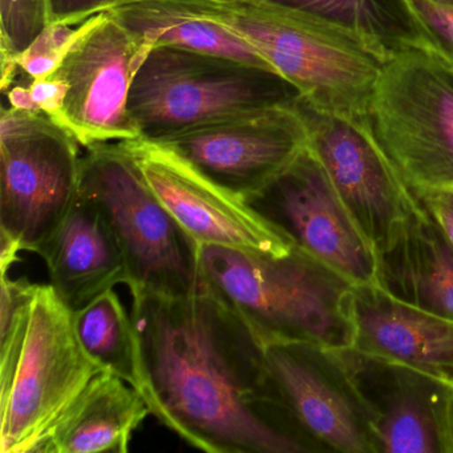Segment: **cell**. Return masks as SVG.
Returning a JSON list of instances; mask_svg holds the SVG:
<instances>
[{
    "label": "cell",
    "instance_id": "obj_1",
    "mask_svg": "<svg viewBox=\"0 0 453 453\" xmlns=\"http://www.w3.org/2000/svg\"><path fill=\"white\" fill-rule=\"evenodd\" d=\"M150 413L209 453L312 452L280 404L265 346L209 286L187 296L131 290Z\"/></svg>",
    "mask_w": 453,
    "mask_h": 453
},
{
    "label": "cell",
    "instance_id": "obj_2",
    "mask_svg": "<svg viewBox=\"0 0 453 453\" xmlns=\"http://www.w3.org/2000/svg\"><path fill=\"white\" fill-rule=\"evenodd\" d=\"M206 19L250 44L269 67L322 112L370 118L389 52L325 18L264 0H189Z\"/></svg>",
    "mask_w": 453,
    "mask_h": 453
},
{
    "label": "cell",
    "instance_id": "obj_3",
    "mask_svg": "<svg viewBox=\"0 0 453 453\" xmlns=\"http://www.w3.org/2000/svg\"><path fill=\"white\" fill-rule=\"evenodd\" d=\"M209 288L250 326L262 343L310 342L352 346L354 283L310 254L286 256L201 245Z\"/></svg>",
    "mask_w": 453,
    "mask_h": 453
},
{
    "label": "cell",
    "instance_id": "obj_4",
    "mask_svg": "<svg viewBox=\"0 0 453 453\" xmlns=\"http://www.w3.org/2000/svg\"><path fill=\"white\" fill-rule=\"evenodd\" d=\"M152 47L112 12L94 15L76 26L51 73L10 91V105L46 113L83 148L139 139L129 92Z\"/></svg>",
    "mask_w": 453,
    "mask_h": 453
},
{
    "label": "cell",
    "instance_id": "obj_5",
    "mask_svg": "<svg viewBox=\"0 0 453 453\" xmlns=\"http://www.w3.org/2000/svg\"><path fill=\"white\" fill-rule=\"evenodd\" d=\"M79 193L96 205L128 272V288L187 296L208 286L201 245L142 177L126 142L86 148Z\"/></svg>",
    "mask_w": 453,
    "mask_h": 453
},
{
    "label": "cell",
    "instance_id": "obj_6",
    "mask_svg": "<svg viewBox=\"0 0 453 453\" xmlns=\"http://www.w3.org/2000/svg\"><path fill=\"white\" fill-rule=\"evenodd\" d=\"M296 97V88L267 68L208 52L153 46L134 76L128 110L139 139L161 142Z\"/></svg>",
    "mask_w": 453,
    "mask_h": 453
},
{
    "label": "cell",
    "instance_id": "obj_7",
    "mask_svg": "<svg viewBox=\"0 0 453 453\" xmlns=\"http://www.w3.org/2000/svg\"><path fill=\"white\" fill-rule=\"evenodd\" d=\"M370 120L411 190L453 189V65L415 36H400L381 65Z\"/></svg>",
    "mask_w": 453,
    "mask_h": 453
},
{
    "label": "cell",
    "instance_id": "obj_8",
    "mask_svg": "<svg viewBox=\"0 0 453 453\" xmlns=\"http://www.w3.org/2000/svg\"><path fill=\"white\" fill-rule=\"evenodd\" d=\"M81 144L41 111L2 110L0 243L36 253L78 198Z\"/></svg>",
    "mask_w": 453,
    "mask_h": 453
},
{
    "label": "cell",
    "instance_id": "obj_9",
    "mask_svg": "<svg viewBox=\"0 0 453 453\" xmlns=\"http://www.w3.org/2000/svg\"><path fill=\"white\" fill-rule=\"evenodd\" d=\"M100 371L76 336L73 310L51 285H38L14 378L0 391V452L36 453Z\"/></svg>",
    "mask_w": 453,
    "mask_h": 453
},
{
    "label": "cell",
    "instance_id": "obj_10",
    "mask_svg": "<svg viewBox=\"0 0 453 453\" xmlns=\"http://www.w3.org/2000/svg\"><path fill=\"white\" fill-rule=\"evenodd\" d=\"M296 103L306 123L307 148L378 254L420 211L418 200L379 144L370 118L322 112L298 97Z\"/></svg>",
    "mask_w": 453,
    "mask_h": 453
},
{
    "label": "cell",
    "instance_id": "obj_11",
    "mask_svg": "<svg viewBox=\"0 0 453 453\" xmlns=\"http://www.w3.org/2000/svg\"><path fill=\"white\" fill-rule=\"evenodd\" d=\"M246 203L294 248L354 285L376 283L378 254L309 148Z\"/></svg>",
    "mask_w": 453,
    "mask_h": 453
},
{
    "label": "cell",
    "instance_id": "obj_12",
    "mask_svg": "<svg viewBox=\"0 0 453 453\" xmlns=\"http://www.w3.org/2000/svg\"><path fill=\"white\" fill-rule=\"evenodd\" d=\"M296 102L211 121L155 142L246 200L306 150V123Z\"/></svg>",
    "mask_w": 453,
    "mask_h": 453
},
{
    "label": "cell",
    "instance_id": "obj_13",
    "mask_svg": "<svg viewBox=\"0 0 453 453\" xmlns=\"http://www.w3.org/2000/svg\"><path fill=\"white\" fill-rule=\"evenodd\" d=\"M264 346L283 411L310 449L376 453L367 413L334 349L310 342Z\"/></svg>",
    "mask_w": 453,
    "mask_h": 453
},
{
    "label": "cell",
    "instance_id": "obj_14",
    "mask_svg": "<svg viewBox=\"0 0 453 453\" xmlns=\"http://www.w3.org/2000/svg\"><path fill=\"white\" fill-rule=\"evenodd\" d=\"M158 200L200 245L286 256L294 246L240 196L219 187L169 148L126 142Z\"/></svg>",
    "mask_w": 453,
    "mask_h": 453
},
{
    "label": "cell",
    "instance_id": "obj_15",
    "mask_svg": "<svg viewBox=\"0 0 453 453\" xmlns=\"http://www.w3.org/2000/svg\"><path fill=\"white\" fill-rule=\"evenodd\" d=\"M334 352L367 413L376 453H450V384L352 346Z\"/></svg>",
    "mask_w": 453,
    "mask_h": 453
},
{
    "label": "cell",
    "instance_id": "obj_16",
    "mask_svg": "<svg viewBox=\"0 0 453 453\" xmlns=\"http://www.w3.org/2000/svg\"><path fill=\"white\" fill-rule=\"evenodd\" d=\"M349 318L355 349L453 386V320L402 303L376 283L354 286Z\"/></svg>",
    "mask_w": 453,
    "mask_h": 453
},
{
    "label": "cell",
    "instance_id": "obj_17",
    "mask_svg": "<svg viewBox=\"0 0 453 453\" xmlns=\"http://www.w3.org/2000/svg\"><path fill=\"white\" fill-rule=\"evenodd\" d=\"M36 254L46 261L55 293L73 311L119 283L128 285L126 261L112 232L96 205L81 193Z\"/></svg>",
    "mask_w": 453,
    "mask_h": 453
},
{
    "label": "cell",
    "instance_id": "obj_18",
    "mask_svg": "<svg viewBox=\"0 0 453 453\" xmlns=\"http://www.w3.org/2000/svg\"><path fill=\"white\" fill-rule=\"evenodd\" d=\"M376 285L402 303L453 320V245L421 206L379 251Z\"/></svg>",
    "mask_w": 453,
    "mask_h": 453
},
{
    "label": "cell",
    "instance_id": "obj_19",
    "mask_svg": "<svg viewBox=\"0 0 453 453\" xmlns=\"http://www.w3.org/2000/svg\"><path fill=\"white\" fill-rule=\"evenodd\" d=\"M150 411L139 391L100 371L60 416L36 453H126Z\"/></svg>",
    "mask_w": 453,
    "mask_h": 453
},
{
    "label": "cell",
    "instance_id": "obj_20",
    "mask_svg": "<svg viewBox=\"0 0 453 453\" xmlns=\"http://www.w3.org/2000/svg\"><path fill=\"white\" fill-rule=\"evenodd\" d=\"M110 12L153 46L208 52L273 71L250 44L201 17L189 0H129Z\"/></svg>",
    "mask_w": 453,
    "mask_h": 453
},
{
    "label": "cell",
    "instance_id": "obj_21",
    "mask_svg": "<svg viewBox=\"0 0 453 453\" xmlns=\"http://www.w3.org/2000/svg\"><path fill=\"white\" fill-rule=\"evenodd\" d=\"M73 323L86 354L103 371L115 373L139 391L142 365L136 331L115 290L73 311Z\"/></svg>",
    "mask_w": 453,
    "mask_h": 453
},
{
    "label": "cell",
    "instance_id": "obj_22",
    "mask_svg": "<svg viewBox=\"0 0 453 453\" xmlns=\"http://www.w3.org/2000/svg\"><path fill=\"white\" fill-rule=\"evenodd\" d=\"M309 12L349 28L384 51H391L400 36L392 34L391 18L380 0H264Z\"/></svg>",
    "mask_w": 453,
    "mask_h": 453
},
{
    "label": "cell",
    "instance_id": "obj_23",
    "mask_svg": "<svg viewBox=\"0 0 453 453\" xmlns=\"http://www.w3.org/2000/svg\"><path fill=\"white\" fill-rule=\"evenodd\" d=\"M50 26L49 0H0L2 89L12 83L14 60Z\"/></svg>",
    "mask_w": 453,
    "mask_h": 453
},
{
    "label": "cell",
    "instance_id": "obj_24",
    "mask_svg": "<svg viewBox=\"0 0 453 453\" xmlns=\"http://www.w3.org/2000/svg\"><path fill=\"white\" fill-rule=\"evenodd\" d=\"M412 35L453 65V6L431 0H399Z\"/></svg>",
    "mask_w": 453,
    "mask_h": 453
},
{
    "label": "cell",
    "instance_id": "obj_25",
    "mask_svg": "<svg viewBox=\"0 0 453 453\" xmlns=\"http://www.w3.org/2000/svg\"><path fill=\"white\" fill-rule=\"evenodd\" d=\"M75 30L76 27L70 26H49L26 51L14 60L15 65L22 68L33 81L43 78L57 67Z\"/></svg>",
    "mask_w": 453,
    "mask_h": 453
},
{
    "label": "cell",
    "instance_id": "obj_26",
    "mask_svg": "<svg viewBox=\"0 0 453 453\" xmlns=\"http://www.w3.org/2000/svg\"><path fill=\"white\" fill-rule=\"evenodd\" d=\"M129 0H49L50 26L76 27L94 15L110 12Z\"/></svg>",
    "mask_w": 453,
    "mask_h": 453
},
{
    "label": "cell",
    "instance_id": "obj_27",
    "mask_svg": "<svg viewBox=\"0 0 453 453\" xmlns=\"http://www.w3.org/2000/svg\"><path fill=\"white\" fill-rule=\"evenodd\" d=\"M418 205L436 222L453 245V189L412 190Z\"/></svg>",
    "mask_w": 453,
    "mask_h": 453
},
{
    "label": "cell",
    "instance_id": "obj_28",
    "mask_svg": "<svg viewBox=\"0 0 453 453\" xmlns=\"http://www.w3.org/2000/svg\"><path fill=\"white\" fill-rule=\"evenodd\" d=\"M448 434H449L450 453H453V386L448 404Z\"/></svg>",
    "mask_w": 453,
    "mask_h": 453
},
{
    "label": "cell",
    "instance_id": "obj_29",
    "mask_svg": "<svg viewBox=\"0 0 453 453\" xmlns=\"http://www.w3.org/2000/svg\"><path fill=\"white\" fill-rule=\"evenodd\" d=\"M434 4H442V6H453V0H431Z\"/></svg>",
    "mask_w": 453,
    "mask_h": 453
}]
</instances>
